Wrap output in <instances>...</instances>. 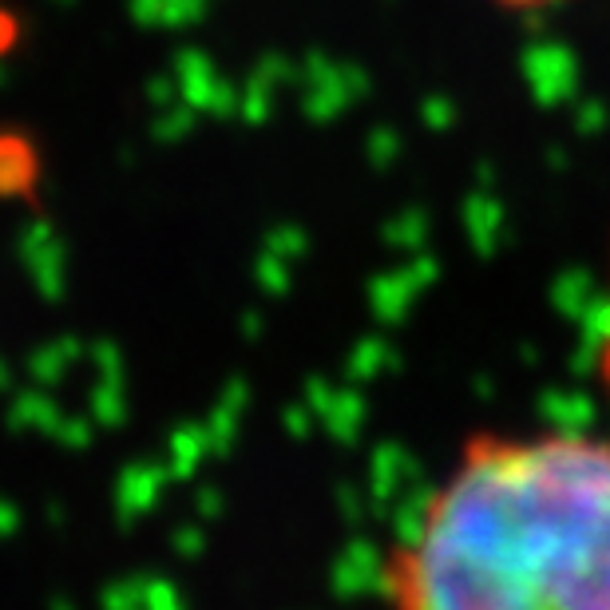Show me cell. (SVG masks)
I'll return each mask as SVG.
<instances>
[{
	"label": "cell",
	"instance_id": "obj_2",
	"mask_svg": "<svg viewBox=\"0 0 610 610\" xmlns=\"http://www.w3.org/2000/svg\"><path fill=\"white\" fill-rule=\"evenodd\" d=\"M591 373L595 385L603 393V401L610 405V262H607V294H603V313L595 325V345H591Z\"/></svg>",
	"mask_w": 610,
	"mask_h": 610
},
{
	"label": "cell",
	"instance_id": "obj_3",
	"mask_svg": "<svg viewBox=\"0 0 610 610\" xmlns=\"http://www.w3.org/2000/svg\"><path fill=\"white\" fill-rule=\"evenodd\" d=\"M488 8L504 12V16H547V12H559V8H571L579 0H484Z\"/></svg>",
	"mask_w": 610,
	"mask_h": 610
},
{
	"label": "cell",
	"instance_id": "obj_1",
	"mask_svg": "<svg viewBox=\"0 0 610 610\" xmlns=\"http://www.w3.org/2000/svg\"><path fill=\"white\" fill-rule=\"evenodd\" d=\"M377 603L610 610V432H468L385 543Z\"/></svg>",
	"mask_w": 610,
	"mask_h": 610
}]
</instances>
